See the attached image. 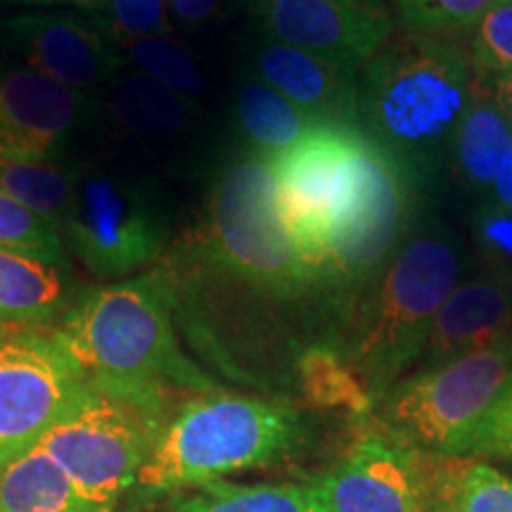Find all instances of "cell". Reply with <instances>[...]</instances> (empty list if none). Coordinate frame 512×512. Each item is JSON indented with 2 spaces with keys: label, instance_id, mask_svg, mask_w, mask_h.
<instances>
[{
  "label": "cell",
  "instance_id": "cell-1",
  "mask_svg": "<svg viewBox=\"0 0 512 512\" xmlns=\"http://www.w3.org/2000/svg\"><path fill=\"white\" fill-rule=\"evenodd\" d=\"M475 81L458 38L394 31L361 69L363 131L427 181L437 174Z\"/></svg>",
  "mask_w": 512,
  "mask_h": 512
},
{
  "label": "cell",
  "instance_id": "cell-2",
  "mask_svg": "<svg viewBox=\"0 0 512 512\" xmlns=\"http://www.w3.org/2000/svg\"><path fill=\"white\" fill-rule=\"evenodd\" d=\"M53 330L88 382L157 399L174 387L200 394L214 389L178 344L169 292L157 271L88 290Z\"/></svg>",
  "mask_w": 512,
  "mask_h": 512
},
{
  "label": "cell",
  "instance_id": "cell-3",
  "mask_svg": "<svg viewBox=\"0 0 512 512\" xmlns=\"http://www.w3.org/2000/svg\"><path fill=\"white\" fill-rule=\"evenodd\" d=\"M178 245L275 302L335 299L287 233L275 200L271 157L261 152L249 150L223 166L200 226Z\"/></svg>",
  "mask_w": 512,
  "mask_h": 512
},
{
  "label": "cell",
  "instance_id": "cell-4",
  "mask_svg": "<svg viewBox=\"0 0 512 512\" xmlns=\"http://www.w3.org/2000/svg\"><path fill=\"white\" fill-rule=\"evenodd\" d=\"M463 259L441 233L413 235L375 280L351 299L347 356L375 401L425 354L432 323L458 285Z\"/></svg>",
  "mask_w": 512,
  "mask_h": 512
},
{
  "label": "cell",
  "instance_id": "cell-5",
  "mask_svg": "<svg viewBox=\"0 0 512 512\" xmlns=\"http://www.w3.org/2000/svg\"><path fill=\"white\" fill-rule=\"evenodd\" d=\"M297 437V413L285 403L204 392L171 415L136 486L147 494L202 489L230 472L271 463Z\"/></svg>",
  "mask_w": 512,
  "mask_h": 512
},
{
  "label": "cell",
  "instance_id": "cell-6",
  "mask_svg": "<svg viewBox=\"0 0 512 512\" xmlns=\"http://www.w3.org/2000/svg\"><path fill=\"white\" fill-rule=\"evenodd\" d=\"M169 418L166 399L86 380L36 446L62 467L83 496L114 510L136 486Z\"/></svg>",
  "mask_w": 512,
  "mask_h": 512
},
{
  "label": "cell",
  "instance_id": "cell-7",
  "mask_svg": "<svg viewBox=\"0 0 512 512\" xmlns=\"http://www.w3.org/2000/svg\"><path fill=\"white\" fill-rule=\"evenodd\" d=\"M510 373L512 337L498 347L427 366L384 396V427L434 456L472 453Z\"/></svg>",
  "mask_w": 512,
  "mask_h": 512
},
{
  "label": "cell",
  "instance_id": "cell-8",
  "mask_svg": "<svg viewBox=\"0 0 512 512\" xmlns=\"http://www.w3.org/2000/svg\"><path fill=\"white\" fill-rule=\"evenodd\" d=\"M422 183L401 159L368 136L356 197L332 228L320 261L332 297L351 302L413 238Z\"/></svg>",
  "mask_w": 512,
  "mask_h": 512
},
{
  "label": "cell",
  "instance_id": "cell-9",
  "mask_svg": "<svg viewBox=\"0 0 512 512\" xmlns=\"http://www.w3.org/2000/svg\"><path fill=\"white\" fill-rule=\"evenodd\" d=\"M62 235L88 271L121 278L162 259L169 226L145 183L102 166H74Z\"/></svg>",
  "mask_w": 512,
  "mask_h": 512
},
{
  "label": "cell",
  "instance_id": "cell-10",
  "mask_svg": "<svg viewBox=\"0 0 512 512\" xmlns=\"http://www.w3.org/2000/svg\"><path fill=\"white\" fill-rule=\"evenodd\" d=\"M366 150L368 133L361 126L320 124L290 150L271 157L278 211L320 280L325 245L354 202Z\"/></svg>",
  "mask_w": 512,
  "mask_h": 512
},
{
  "label": "cell",
  "instance_id": "cell-11",
  "mask_svg": "<svg viewBox=\"0 0 512 512\" xmlns=\"http://www.w3.org/2000/svg\"><path fill=\"white\" fill-rule=\"evenodd\" d=\"M83 382L53 328L0 325V472L43 439Z\"/></svg>",
  "mask_w": 512,
  "mask_h": 512
},
{
  "label": "cell",
  "instance_id": "cell-12",
  "mask_svg": "<svg viewBox=\"0 0 512 512\" xmlns=\"http://www.w3.org/2000/svg\"><path fill=\"white\" fill-rule=\"evenodd\" d=\"M444 456L420 451L384 427L366 434L316 491L328 512H437Z\"/></svg>",
  "mask_w": 512,
  "mask_h": 512
},
{
  "label": "cell",
  "instance_id": "cell-13",
  "mask_svg": "<svg viewBox=\"0 0 512 512\" xmlns=\"http://www.w3.org/2000/svg\"><path fill=\"white\" fill-rule=\"evenodd\" d=\"M266 38L361 72L394 36L387 0H254Z\"/></svg>",
  "mask_w": 512,
  "mask_h": 512
},
{
  "label": "cell",
  "instance_id": "cell-14",
  "mask_svg": "<svg viewBox=\"0 0 512 512\" xmlns=\"http://www.w3.org/2000/svg\"><path fill=\"white\" fill-rule=\"evenodd\" d=\"M0 43L22 64L81 95L105 88L124 67L91 19L64 12H24L5 19Z\"/></svg>",
  "mask_w": 512,
  "mask_h": 512
},
{
  "label": "cell",
  "instance_id": "cell-15",
  "mask_svg": "<svg viewBox=\"0 0 512 512\" xmlns=\"http://www.w3.org/2000/svg\"><path fill=\"white\" fill-rule=\"evenodd\" d=\"M86 107V95L27 64H0V159H60Z\"/></svg>",
  "mask_w": 512,
  "mask_h": 512
},
{
  "label": "cell",
  "instance_id": "cell-16",
  "mask_svg": "<svg viewBox=\"0 0 512 512\" xmlns=\"http://www.w3.org/2000/svg\"><path fill=\"white\" fill-rule=\"evenodd\" d=\"M254 67L261 81L311 117L361 126V83L351 69L271 38L256 48Z\"/></svg>",
  "mask_w": 512,
  "mask_h": 512
},
{
  "label": "cell",
  "instance_id": "cell-17",
  "mask_svg": "<svg viewBox=\"0 0 512 512\" xmlns=\"http://www.w3.org/2000/svg\"><path fill=\"white\" fill-rule=\"evenodd\" d=\"M512 337V290L498 280H467L448 292L425 344L427 366L498 347ZM425 366V368H427Z\"/></svg>",
  "mask_w": 512,
  "mask_h": 512
},
{
  "label": "cell",
  "instance_id": "cell-18",
  "mask_svg": "<svg viewBox=\"0 0 512 512\" xmlns=\"http://www.w3.org/2000/svg\"><path fill=\"white\" fill-rule=\"evenodd\" d=\"M74 302L69 266L0 247V325L53 328Z\"/></svg>",
  "mask_w": 512,
  "mask_h": 512
},
{
  "label": "cell",
  "instance_id": "cell-19",
  "mask_svg": "<svg viewBox=\"0 0 512 512\" xmlns=\"http://www.w3.org/2000/svg\"><path fill=\"white\" fill-rule=\"evenodd\" d=\"M510 140L512 121L496 98L494 83L475 74L467 110L448 145L460 181L475 190L491 188Z\"/></svg>",
  "mask_w": 512,
  "mask_h": 512
},
{
  "label": "cell",
  "instance_id": "cell-20",
  "mask_svg": "<svg viewBox=\"0 0 512 512\" xmlns=\"http://www.w3.org/2000/svg\"><path fill=\"white\" fill-rule=\"evenodd\" d=\"M0 512H112L76 489L48 453L31 451L0 472Z\"/></svg>",
  "mask_w": 512,
  "mask_h": 512
},
{
  "label": "cell",
  "instance_id": "cell-21",
  "mask_svg": "<svg viewBox=\"0 0 512 512\" xmlns=\"http://www.w3.org/2000/svg\"><path fill=\"white\" fill-rule=\"evenodd\" d=\"M105 88L107 110L128 133L166 138L188 124L192 102L143 72L121 67Z\"/></svg>",
  "mask_w": 512,
  "mask_h": 512
},
{
  "label": "cell",
  "instance_id": "cell-22",
  "mask_svg": "<svg viewBox=\"0 0 512 512\" xmlns=\"http://www.w3.org/2000/svg\"><path fill=\"white\" fill-rule=\"evenodd\" d=\"M235 114H238L240 131L245 133L252 150L266 157L290 150L304 136H309L313 128L328 124V121H320L309 112L299 110L259 76L247 79L240 86Z\"/></svg>",
  "mask_w": 512,
  "mask_h": 512
},
{
  "label": "cell",
  "instance_id": "cell-23",
  "mask_svg": "<svg viewBox=\"0 0 512 512\" xmlns=\"http://www.w3.org/2000/svg\"><path fill=\"white\" fill-rule=\"evenodd\" d=\"M304 401L323 411H344L351 418H368L375 408L366 380L342 351L328 344L306 349L297 361Z\"/></svg>",
  "mask_w": 512,
  "mask_h": 512
},
{
  "label": "cell",
  "instance_id": "cell-24",
  "mask_svg": "<svg viewBox=\"0 0 512 512\" xmlns=\"http://www.w3.org/2000/svg\"><path fill=\"white\" fill-rule=\"evenodd\" d=\"M74 166L36 159H0V190L24 204L62 235V221L72 195Z\"/></svg>",
  "mask_w": 512,
  "mask_h": 512
},
{
  "label": "cell",
  "instance_id": "cell-25",
  "mask_svg": "<svg viewBox=\"0 0 512 512\" xmlns=\"http://www.w3.org/2000/svg\"><path fill=\"white\" fill-rule=\"evenodd\" d=\"M178 512H328L316 486L252 484L202 486V494L178 505Z\"/></svg>",
  "mask_w": 512,
  "mask_h": 512
},
{
  "label": "cell",
  "instance_id": "cell-26",
  "mask_svg": "<svg viewBox=\"0 0 512 512\" xmlns=\"http://www.w3.org/2000/svg\"><path fill=\"white\" fill-rule=\"evenodd\" d=\"M110 43L124 67L143 72L190 102L202 93L200 67L174 36H131Z\"/></svg>",
  "mask_w": 512,
  "mask_h": 512
},
{
  "label": "cell",
  "instance_id": "cell-27",
  "mask_svg": "<svg viewBox=\"0 0 512 512\" xmlns=\"http://www.w3.org/2000/svg\"><path fill=\"white\" fill-rule=\"evenodd\" d=\"M437 512H512V477L489 465L444 456Z\"/></svg>",
  "mask_w": 512,
  "mask_h": 512
},
{
  "label": "cell",
  "instance_id": "cell-28",
  "mask_svg": "<svg viewBox=\"0 0 512 512\" xmlns=\"http://www.w3.org/2000/svg\"><path fill=\"white\" fill-rule=\"evenodd\" d=\"M403 29L420 34L460 38L494 8L498 0H392Z\"/></svg>",
  "mask_w": 512,
  "mask_h": 512
},
{
  "label": "cell",
  "instance_id": "cell-29",
  "mask_svg": "<svg viewBox=\"0 0 512 512\" xmlns=\"http://www.w3.org/2000/svg\"><path fill=\"white\" fill-rule=\"evenodd\" d=\"M0 247L69 266L62 235L3 190H0Z\"/></svg>",
  "mask_w": 512,
  "mask_h": 512
},
{
  "label": "cell",
  "instance_id": "cell-30",
  "mask_svg": "<svg viewBox=\"0 0 512 512\" xmlns=\"http://www.w3.org/2000/svg\"><path fill=\"white\" fill-rule=\"evenodd\" d=\"M467 36L465 50L477 76L486 81L512 76V0H498Z\"/></svg>",
  "mask_w": 512,
  "mask_h": 512
},
{
  "label": "cell",
  "instance_id": "cell-31",
  "mask_svg": "<svg viewBox=\"0 0 512 512\" xmlns=\"http://www.w3.org/2000/svg\"><path fill=\"white\" fill-rule=\"evenodd\" d=\"M91 22L107 41L131 36H174L166 0H105L91 12Z\"/></svg>",
  "mask_w": 512,
  "mask_h": 512
},
{
  "label": "cell",
  "instance_id": "cell-32",
  "mask_svg": "<svg viewBox=\"0 0 512 512\" xmlns=\"http://www.w3.org/2000/svg\"><path fill=\"white\" fill-rule=\"evenodd\" d=\"M475 233L484 254L494 264L512 271V211L489 204L477 214Z\"/></svg>",
  "mask_w": 512,
  "mask_h": 512
},
{
  "label": "cell",
  "instance_id": "cell-33",
  "mask_svg": "<svg viewBox=\"0 0 512 512\" xmlns=\"http://www.w3.org/2000/svg\"><path fill=\"white\" fill-rule=\"evenodd\" d=\"M174 29H200L219 17L223 0H166Z\"/></svg>",
  "mask_w": 512,
  "mask_h": 512
},
{
  "label": "cell",
  "instance_id": "cell-34",
  "mask_svg": "<svg viewBox=\"0 0 512 512\" xmlns=\"http://www.w3.org/2000/svg\"><path fill=\"white\" fill-rule=\"evenodd\" d=\"M472 453L512 458V418L501 422H489L482 430V434H479L475 451Z\"/></svg>",
  "mask_w": 512,
  "mask_h": 512
},
{
  "label": "cell",
  "instance_id": "cell-35",
  "mask_svg": "<svg viewBox=\"0 0 512 512\" xmlns=\"http://www.w3.org/2000/svg\"><path fill=\"white\" fill-rule=\"evenodd\" d=\"M491 190H494V200H496L494 204L512 211V140L501 162V169H498L496 174V181L491 185Z\"/></svg>",
  "mask_w": 512,
  "mask_h": 512
},
{
  "label": "cell",
  "instance_id": "cell-36",
  "mask_svg": "<svg viewBox=\"0 0 512 512\" xmlns=\"http://www.w3.org/2000/svg\"><path fill=\"white\" fill-rule=\"evenodd\" d=\"M510 418H512V373H510L508 384H505V392L501 396V401L496 403V408L491 411L489 420H486V425H489V422H501V420H510Z\"/></svg>",
  "mask_w": 512,
  "mask_h": 512
},
{
  "label": "cell",
  "instance_id": "cell-37",
  "mask_svg": "<svg viewBox=\"0 0 512 512\" xmlns=\"http://www.w3.org/2000/svg\"><path fill=\"white\" fill-rule=\"evenodd\" d=\"M15 3H27V5H72V8L81 10H98L105 0H15Z\"/></svg>",
  "mask_w": 512,
  "mask_h": 512
},
{
  "label": "cell",
  "instance_id": "cell-38",
  "mask_svg": "<svg viewBox=\"0 0 512 512\" xmlns=\"http://www.w3.org/2000/svg\"><path fill=\"white\" fill-rule=\"evenodd\" d=\"M491 83H494V91H496L498 102H501L505 114H508L510 121H512V76H503V79L491 81Z\"/></svg>",
  "mask_w": 512,
  "mask_h": 512
}]
</instances>
